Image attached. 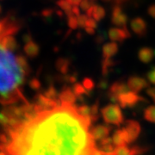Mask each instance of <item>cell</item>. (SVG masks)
<instances>
[{"label":"cell","mask_w":155,"mask_h":155,"mask_svg":"<svg viewBox=\"0 0 155 155\" xmlns=\"http://www.w3.org/2000/svg\"><path fill=\"white\" fill-rule=\"evenodd\" d=\"M23 120L12 119L7 140L8 155H92L94 140L91 119L74 105L27 110Z\"/></svg>","instance_id":"obj_1"},{"label":"cell","mask_w":155,"mask_h":155,"mask_svg":"<svg viewBox=\"0 0 155 155\" xmlns=\"http://www.w3.org/2000/svg\"><path fill=\"white\" fill-rule=\"evenodd\" d=\"M26 74L17 64L12 52L0 44V96L5 98L14 93Z\"/></svg>","instance_id":"obj_2"},{"label":"cell","mask_w":155,"mask_h":155,"mask_svg":"<svg viewBox=\"0 0 155 155\" xmlns=\"http://www.w3.org/2000/svg\"><path fill=\"white\" fill-rule=\"evenodd\" d=\"M101 114L107 124L119 126L123 122V115L119 104H110L106 105L101 110Z\"/></svg>","instance_id":"obj_3"},{"label":"cell","mask_w":155,"mask_h":155,"mask_svg":"<svg viewBox=\"0 0 155 155\" xmlns=\"http://www.w3.org/2000/svg\"><path fill=\"white\" fill-rule=\"evenodd\" d=\"M140 100H143V98L138 96L137 93L134 91H127L122 94L118 96V104L121 106L123 109L126 108H133L139 104Z\"/></svg>","instance_id":"obj_4"},{"label":"cell","mask_w":155,"mask_h":155,"mask_svg":"<svg viewBox=\"0 0 155 155\" xmlns=\"http://www.w3.org/2000/svg\"><path fill=\"white\" fill-rule=\"evenodd\" d=\"M127 14H125L122 11V7L116 5L112 9L111 12V22L117 27L126 28L127 27Z\"/></svg>","instance_id":"obj_5"},{"label":"cell","mask_w":155,"mask_h":155,"mask_svg":"<svg viewBox=\"0 0 155 155\" xmlns=\"http://www.w3.org/2000/svg\"><path fill=\"white\" fill-rule=\"evenodd\" d=\"M127 134L128 140H129V144L134 142V140H136V139L138 138L140 131H141V127L138 122L134 121V120H127L125 122V127H123Z\"/></svg>","instance_id":"obj_6"},{"label":"cell","mask_w":155,"mask_h":155,"mask_svg":"<svg viewBox=\"0 0 155 155\" xmlns=\"http://www.w3.org/2000/svg\"><path fill=\"white\" fill-rule=\"evenodd\" d=\"M130 28L139 37H144L147 32V24L142 17H136L130 21Z\"/></svg>","instance_id":"obj_7"},{"label":"cell","mask_w":155,"mask_h":155,"mask_svg":"<svg viewBox=\"0 0 155 155\" xmlns=\"http://www.w3.org/2000/svg\"><path fill=\"white\" fill-rule=\"evenodd\" d=\"M127 84L129 90L135 93H138L143 89L148 87V82L145 78L139 76H131L128 78Z\"/></svg>","instance_id":"obj_8"},{"label":"cell","mask_w":155,"mask_h":155,"mask_svg":"<svg viewBox=\"0 0 155 155\" xmlns=\"http://www.w3.org/2000/svg\"><path fill=\"white\" fill-rule=\"evenodd\" d=\"M109 38L112 41H118L122 42L127 38H129L131 36L130 32L126 28H111L108 32Z\"/></svg>","instance_id":"obj_9"},{"label":"cell","mask_w":155,"mask_h":155,"mask_svg":"<svg viewBox=\"0 0 155 155\" xmlns=\"http://www.w3.org/2000/svg\"><path fill=\"white\" fill-rule=\"evenodd\" d=\"M59 100L62 104L67 105H74L77 101V96L73 92L72 89H64L61 93L59 94Z\"/></svg>","instance_id":"obj_10"},{"label":"cell","mask_w":155,"mask_h":155,"mask_svg":"<svg viewBox=\"0 0 155 155\" xmlns=\"http://www.w3.org/2000/svg\"><path fill=\"white\" fill-rule=\"evenodd\" d=\"M90 132L94 140H101L108 137L109 134L110 132V128L105 125H97L92 127L90 130Z\"/></svg>","instance_id":"obj_11"},{"label":"cell","mask_w":155,"mask_h":155,"mask_svg":"<svg viewBox=\"0 0 155 155\" xmlns=\"http://www.w3.org/2000/svg\"><path fill=\"white\" fill-rule=\"evenodd\" d=\"M111 139H112V142H113L115 147L129 144L128 136H127V132L124 128L116 130V132L113 134Z\"/></svg>","instance_id":"obj_12"},{"label":"cell","mask_w":155,"mask_h":155,"mask_svg":"<svg viewBox=\"0 0 155 155\" xmlns=\"http://www.w3.org/2000/svg\"><path fill=\"white\" fill-rule=\"evenodd\" d=\"M154 56V52L151 48L148 47H143L138 52L139 61L144 64H148L153 61Z\"/></svg>","instance_id":"obj_13"},{"label":"cell","mask_w":155,"mask_h":155,"mask_svg":"<svg viewBox=\"0 0 155 155\" xmlns=\"http://www.w3.org/2000/svg\"><path fill=\"white\" fill-rule=\"evenodd\" d=\"M119 47L116 41L107 42L103 46V57L104 58H112L118 53Z\"/></svg>","instance_id":"obj_14"},{"label":"cell","mask_w":155,"mask_h":155,"mask_svg":"<svg viewBox=\"0 0 155 155\" xmlns=\"http://www.w3.org/2000/svg\"><path fill=\"white\" fill-rule=\"evenodd\" d=\"M23 50L26 54V55L29 57V58H35L40 53V47L39 45L35 42L33 40L26 42L24 47H23Z\"/></svg>","instance_id":"obj_15"},{"label":"cell","mask_w":155,"mask_h":155,"mask_svg":"<svg viewBox=\"0 0 155 155\" xmlns=\"http://www.w3.org/2000/svg\"><path fill=\"white\" fill-rule=\"evenodd\" d=\"M0 44L4 48H5L6 49L10 50L11 52L17 49V40L12 35H8L4 36L0 40Z\"/></svg>","instance_id":"obj_16"},{"label":"cell","mask_w":155,"mask_h":155,"mask_svg":"<svg viewBox=\"0 0 155 155\" xmlns=\"http://www.w3.org/2000/svg\"><path fill=\"white\" fill-rule=\"evenodd\" d=\"M128 91H129V88H128L127 84L122 82V81H117V82L112 84V85L110 88V92L116 95L117 97L124 92H127Z\"/></svg>","instance_id":"obj_17"},{"label":"cell","mask_w":155,"mask_h":155,"mask_svg":"<svg viewBox=\"0 0 155 155\" xmlns=\"http://www.w3.org/2000/svg\"><path fill=\"white\" fill-rule=\"evenodd\" d=\"M55 67L61 73L66 75L69 72L70 61L67 58H59L55 62Z\"/></svg>","instance_id":"obj_18"},{"label":"cell","mask_w":155,"mask_h":155,"mask_svg":"<svg viewBox=\"0 0 155 155\" xmlns=\"http://www.w3.org/2000/svg\"><path fill=\"white\" fill-rule=\"evenodd\" d=\"M116 61L112 60V58H104V60L102 61V74L104 77H106L109 72L110 69L113 66H115Z\"/></svg>","instance_id":"obj_19"},{"label":"cell","mask_w":155,"mask_h":155,"mask_svg":"<svg viewBox=\"0 0 155 155\" xmlns=\"http://www.w3.org/2000/svg\"><path fill=\"white\" fill-rule=\"evenodd\" d=\"M105 10L104 7L101 5H96L93 6V12H92V17L95 20H97V22L102 21L104 17H105Z\"/></svg>","instance_id":"obj_20"},{"label":"cell","mask_w":155,"mask_h":155,"mask_svg":"<svg viewBox=\"0 0 155 155\" xmlns=\"http://www.w3.org/2000/svg\"><path fill=\"white\" fill-rule=\"evenodd\" d=\"M57 5L61 8L63 11H65V13L67 14V16H70L72 15V6L71 3L68 0H58L57 1Z\"/></svg>","instance_id":"obj_21"},{"label":"cell","mask_w":155,"mask_h":155,"mask_svg":"<svg viewBox=\"0 0 155 155\" xmlns=\"http://www.w3.org/2000/svg\"><path fill=\"white\" fill-rule=\"evenodd\" d=\"M115 155H134L132 147H128L127 145H122L115 147L114 150Z\"/></svg>","instance_id":"obj_22"},{"label":"cell","mask_w":155,"mask_h":155,"mask_svg":"<svg viewBox=\"0 0 155 155\" xmlns=\"http://www.w3.org/2000/svg\"><path fill=\"white\" fill-rule=\"evenodd\" d=\"M144 118L147 122L155 123V105H150L145 109Z\"/></svg>","instance_id":"obj_23"},{"label":"cell","mask_w":155,"mask_h":155,"mask_svg":"<svg viewBox=\"0 0 155 155\" xmlns=\"http://www.w3.org/2000/svg\"><path fill=\"white\" fill-rule=\"evenodd\" d=\"M72 91L75 93V95L77 96V97H82L84 95L88 93V91L84 87L83 84L77 83V82L74 83V84H73Z\"/></svg>","instance_id":"obj_24"},{"label":"cell","mask_w":155,"mask_h":155,"mask_svg":"<svg viewBox=\"0 0 155 155\" xmlns=\"http://www.w3.org/2000/svg\"><path fill=\"white\" fill-rule=\"evenodd\" d=\"M16 59H17V64L19 65V67H21L26 73H28V72L29 71V66H28L27 58L21 54V55L16 56Z\"/></svg>","instance_id":"obj_25"},{"label":"cell","mask_w":155,"mask_h":155,"mask_svg":"<svg viewBox=\"0 0 155 155\" xmlns=\"http://www.w3.org/2000/svg\"><path fill=\"white\" fill-rule=\"evenodd\" d=\"M78 114L84 118L86 119H91V107L88 105H81L76 108ZM92 122V121H91Z\"/></svg>","instance_id":"obj_26"},{"label":"cell","mask_w":155,"mask_h":155,"mask_svg":"<svg viewBox=\"0 0 155 155\" xmlns=\"http://www.w3.org/2000/svg\"><path fill=\"white\" fill-rule=\"evenodd\" d=\"M98 107L99 103L97 102L91 107V119L92 122H95L98 119Z\"/></svg>","instance_id":"obj_27"},{"label":"cell","mask_w":155,"mask_h":155,"mask_svg":"<svg viewBox=\"0 0 155 155\" xmlns=\"http://www.w3.org/2000/svg\"><path fill=\"white\" fill-rule=\"evenodd\" d=\"M67 24L69 26V28H72V29H76L78 28V17L75 15H70L67 17Z\"/></svg>","instance_id":"obj_28"},{"label":"cell","mask_w":155,"mask_h":155,"mask_svg":"<svg viewBox=\"0 0 155 155\" xmlns=\"http://www.w3.org/2000/svg\"><path fill=\"white\" fill-rule=\"evenodd\" d=\"M43 94H44L46 97H49V98H52V99H55L57 97H59V94H58L56 89L54 88L53 85L49 86L47 91H45V92Z\"/></svg>","instance_id":"obj_29"},{"label":"cell","mask_w":155,"mask_h":155,"mask_svg":"<svg viewBox=\"0 0 155 155\" xmlns=\"http://www.w3.org/2000/svg\"><path fill=\"white\" fill-rule=\"evenodd\" d=\"M83 85L84 87L88 91H92L95 88L94 81L91 78H84Z\"/></svg>","instance_id":"obj_30"},{"label":"cell","mask_w":155,"mask_h":155,"mask_svg":"<svg viewBox=\"0 0 155 155\" xmlns=\"http://www.w3.org/2000/svg\"><path fill=\"white\" fill-rule=\"evenodd\" d=\"M94 5V0H82L79 5H80V8L82 11H86Z\"/></svg>","instance_id":"obj_31"},{"label":"cell","mask_w":155,"mask_h":155,"mask_svg":"<svg viewBox=\"0 0 155 155\" xmlns=\"http://www.w3.org/2000/svg\"><path fill=\"white\" fill-rule=\"evenodd\" d=\"M29 87L34 90V91H39L41 88V83L40 82V80L37 78H32L29 82H28Z\"/></svg>","instance_id":"obj_32"},{"label":"cell","mask_w":155,"mask_h":155,"mask_svg":"<svg viewBox=\"0 0 155 155\" xmlns=\"http://www.w3.org/2000/svg\"><path fill=\"white\" fill-rule=\"evenodd\" d=\"M88 18L89 17H87L86 14H85V15H79V16H78V28H85L86 22H87Z\"/></svg>","instance_id":"obj_33"},{"label":"cell","mask_w":155,"mask_h":155,"mask_svg":"<svg viewBox=\"0 0 155 155\" xmlns=\"http://www.w3.org/2000/svg\"><path fill=\"white\" fill-rule=\"evenodd\" d=\"M147 78L149 83L155 84V66L151 67L147 72Z\"/></svg>","instance_id":"obj_34"},{"label":"cell","mask_w":155,"mask_h":155,"mask_svg":"<svg viewBox=\"0 0 155 155\" xmlns=\"http://www.w3.org/2000/svg\"><path fill=\"white\" fill-rule=\"evenodd\" d=\"M85 27H89V28H92L96 29L97 28V21L95 20L93 17H89L87 22H86Z\"/></svg>","instance_id":"obj_35"},{"label":"cell","mask_w":155,"mask_h":155,"mask_svg":"<svg viewBox=\"0 0 155 155\" xmlns=\"http://www.w3.org/2000/svg\"><path fill=\"white\" fill-rule=\"evenodd\" d=\"M108 85H109L108 80L103 78V79L100 80V82L98 83V84H97V87L99 89H101V90H105V89H107V87H108Z\"/></svg>","instance_id":"obj_36"},{"label":"cell","mask_w":155,"mask_h":155,"mask_svg":"<svg viewBox=\"0 0 155 155\" xmlns=\"http://www.w3.org/2000/svg\"><path fill=\"white\" fill-rule=\"evenodd\" d=\"M147 14L149 15V17L155 19V4L151 5L148 7V9H147Z\"/></svg>","instance_id":"obj_37"},{"label":"cell","mask_w":155,"mask_h":155,"mask_svg":"<svg viewBox=\"0 0 155 155\" xmlns=\"http://www.w3.org/2000/svg\"><path fill=\"white\" fill-rule=\"evenodd\" d=\"M54 11L53 9H45L41 11V16L43 17H49L54 14Z\"/></svg>","instance_id":"obj_38"},{"label":"cell","mask_w":155,"mask_h":155,"mask_svg":"<svg viewBox=\"0 0 155 155\" xmlns=\"http://www.w3.org/2000/svg\"><path fill=\"white\" fill-rule=\"evenodd\" d=\"M147 94L150 97L152 98V100L153 101V103L155 104V86L153 88H148L147 90Z\"/></svg>","instance_id":"obj_39"},{"label":"cell","mask_w":155,"mask_h":155,"mask_svg":"<svg viewBox=\"0 0 155 155\" xmlns=\"http://www.w3.org/2000/svg\"><path fill=\"white\" fill-rule=\"evenodd\" d=\"M72 12L73 15H75V16H79L80 15V10H79V8L78 7V5H73L72 8Z\"/></svg>","instance_id":"obj_40"},{"label":"cell","mask_w":155,"mask_h":155,"mask_svg":"<svg viewBox=\"0 0 155 155\" xmlns=\"http://www.w3.org/2000/svg\"><path fill=\"white\" fill-rule=\"evenodd\" d=\"M84 30H85V32L89 35H95V29L92 28H89V27H85L84 28Z\"/></svg>","instance_id":"obj_41"},{"label":"cell","mask_w":155,"mask_h":155,"mask_svg":"<svg viewBox=\"0 0 155 155\" xmlns=\"http://www.w3.org/2000/svg\"><path fill=\"white\" fill-rule=\"evenodd\" d=\"M72 5H79L82 0H68Z\"/></svg>","instance_id":"obj_42"},{"label":"cell","mask_w":155,"mask_h":155,"mask_svg":"<svg viewBox=\"0 0 155 155\" xmlns=\"http://www.w3.org/2000/svg\"><path fill=\"white\" fill-rule=\"evenodd\" d=\"M2 12V7H1V5H0V13Z\"/></svg>","instance_id":"obj_43"},{"label":"cell","mask_w":155,"mask_h":155,"mask_svg":"<svg viewBox=\"0 0 155 155\" xmlns=\"http://www.w3.org/2000/svg\"><path fill=\"white\" fill-rule=\"evenodd\" d=\"M154 55H155V50H154Z\"/></svg>","instance_id":"obj_44"}]
</instances>
